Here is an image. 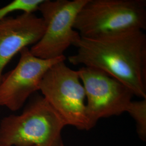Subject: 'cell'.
Listing matches in <instances>:
<instances>
[{
  "label": "cell",
  "instance_id": "7a4b0ae2",
  "mask_svg": "<svg viewBox=\"0 0 146 146\" xmlns=\"http://www.w3.org/2000/svg\"><path fill=\"white\" fill-rule=\"evenodd\" d=\"M66 124L43 97L37 98L19 115L0 123V145L5 146H64Z\"/></svg>",
  "mask_w": 146,
  "mask_h": 146
},
{
  "label": "cell",
  "instance_id": "6da1fadb",
  "mask_svg": "<svg viewBox=\"0 0 146 146\" xmlns=\"http://www.w3.org/2000/svg\"><path fill=\"white\" fill-rule=\"evenodd\" d=\"M73 65L97 68L119 81L134 95L146 99V35L129 29L93 37H81Z\"/></svg>",
  "mask_w": 146,
  "mask_h": 146
},
{
  "label": "cell",
  "instance_id": "9c48e42d",
  "mask_svg": "<svg viewBox=\"0 0 146 146\" xmlns=\"http://www.w3.org/2000/svg\"><path fill=\"white\" fill-rule=\"evenodd\" d=\"M44 0H14L9 4L0 8V21L7 15L16 11H22L23 13H34L38 11L40 5Z\"/></svg>",
  "mask_w": 146,
  "mask_h": 146
},
{
  "label": "cell",
  "instance_id": "277c9868",
  "mask_svg": "<svg viewBox=\"0 0 146 146\" xmlns=\"http://www.w3.org/2000/svg\"><path fill=\"white\" fill-rule=\"evenodd\" d=\"M39 90L66 125L81 130L90 129L84 86L78 71L69 68L65 60L54 64L48 70Z\"/></svg>",
  "mask_w": 146,
  "mask_h": 146
},
{
  "label": "cell",
  "instance_id": "ba28073f",
  "mask_svg": "<svg viewBox=\"0 0 146 146\" xmlns=\"http://www.w3.org/2000/svg\"><path fill=\"white\" fill-rule=\"evenodd\" d=\"M45 24L34 13H22L0 21V81L3 72L16 54L41 38Z\"/></svg>",
  "mask_w": 146,
  "mask_h": 146
},
{
  "label": "cell",
  "instance_id": "52a82bcc",
  "mask_svg": "<svg viewBox=\"0 0 146 146\" xmlns=\"http://www.w3.org/2000/svg\"><path fill=\"white\" fill-rule=\"evenodd\" d=\"M20 54L16 66L0 81V106L13 111L20 110L31 94L40 89L42 78L52 65L66 59L64 56L50 60L37 58L28 47Z\"/></svg>",
  "mask_w": 146,
  "mask_h": 146
},
{
  "label": "cell",
  "instance_id": "5b68a950",
  "mask_svg": "<svg viewBox=\"0 0 146 146\" xmlns=\"http://www.w3.org/2000/svg\"><path fill=\"white\" fill-rule=\"evenodd\" d=\"M88 0H44L38 11L42 15L45 31L31 46V52L37 58L50 60L64 56V52L80 39L74 28L78 12Z\"/></svg>",
  "mask_w": 146,
  "mask_h": 146
},
{
  "label": "cell",
  "instance_id": "30bf717a",
  "mask_svg": "<svg viewBox=\"0 0 146 146\" xmlns=\"http://www.w3.org/2000/svg\"><path fill=\"white\" fill-rule=\"evenodd\" d=\"M127 112L135 121L137 132L144 140L146 134V99L131 101Z\"/></svg>",
  "mask_w": 146,
  "mask_h": 146
},
{
  "label": "cell",
  "instance_id": "8992f818",
  "mask_svg": "<svg viewBox=\"0 0 146 146\" xmlns=\"http://www.w3.org/2000/svg\"><path fill=\"white\" fill-rule=\"evenodd\" d=\"M78 71L85 90L90 129L101 118L127 111L134 94L125 84L97 68L84 66Z\"/></svg>",
  "mask_w": 146,
  "mask_h": 146
},
{
  "label": "cell",
  "instance_id": "8fae6325",
  "mask_svg": "<svg viewBox=\"0 0 146 146\" xmlns=\"http://www.w3.org/2000/svg\"><path fill=\"white\" fill-rule=\"evenodd\" d=\"M0 146H3V145H0Z\"/></svg>",
  "mask_w": 146,
  "mask_h": 146
},
{
  "label": "cell",
  "instance_id": "3957f363",
  "mask_svg": "<svg viewBox=\"0 0 146 146\" xmlns=\"http://www.w3.org/2000/svg\"><path fill=\"white\" fill-rule=\"evenodd\" d=\"M74 28L81 37H93L129 29H146V0H88Z\"/></svg>",
  "mask_w": 146,
  "mask_h": 146
}]
</instances>
